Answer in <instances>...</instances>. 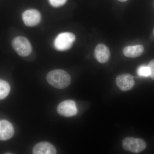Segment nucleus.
<instances>
[{
  "label": "nucleus",
  "mask_w": 154,
  "mask_h": 154,
  "mask_svg": "<svg viewBox=\"0 0 154 154\" xmlns=\"http://www.w3.org/2000/svg\"><path fill=\"white\" fill-rule=\"evenodd\" d=\"M122 144L125 150L134 153L142 152L146 147V144L143 140L133 137L125 138L122 140Z\"/></svg>",
  "instance_id": "nucleus-4"
},
{
  "label": "nucleus",
  "mask_w": 154,
  "mask_h": 154,
  "mask_svg": "<svg viewBox=\"0 0 154 154\" xmlns=\"http://www.w3.org/2000/svg\"><path fill=\"white\" fill-rule=\"evenodd\" d=\"M13 125L7 120H0V140L5 141L13 137L14 134Z\"/></svg>",
  "instance_id": "nucleus-8"
},
{
  "label": "nucleus",
  "mask_w": 154,
  "mask_h": 154,
  "mask_svg": "<svg viewBox=\"0 0 154 154\" xmlns=\"http://www.w3.org/2000/svg\"><path fill=\"white\" fill-rule=\"evenodd\" d=\"M48 82L51 85L58 89H63L71 82L70 75L62 69H55L50 72L47 75Z\"/></svg>",
  "instance_id": "nucleus-1"
},
{
  "label": "nucleus",
  "mask_w": 154,
  "mask_h": 154,
  "mask_svg": "<svg viewBox=\"0 0 154 154\" xmlns=\"http://www.w3.org/2000/svg\"><path fill=\"white\" fill-rule=\"evenodd\" d=\"M57 112L60 115L64 117L75 116L78 113L75 102L72 100H67L61 102L58 105Z\"/></svg>",
  "instance_id": "nucleus-5"
},
{
  "label": "nucleus",
  "mask_w": 154,
  "mask_h": 154,
  "mask_svg": "<svg viewBox=\"0 0 154 154\" xmlns=\"http://www.w3.org/2000/svg\"><path fill=\"white\" fill-rule=\"evenodd\" d=\"M12 45L14 50L20 56H28L32 52V47L30 42L24 36H17L14 38Z\"/></svg>",
  "instance_id": "nucleus-3"
},
{
  "label": "nucleus",
  "mask_w": 154,
  "mask_h": 154,
  "mask_svg": "<svg viewBox=\"0 0 154 154\" xmlns=\"http://www.w3.org/2000/svg\"></svg>",
  "instance_id": "nucleus-17"
},
{
  "label": "nucleus",
  "mask_w": 154,
  "mask_h": 154,
  "mask_svg": "<svg viewBox=\"0 0 154 154\" xmlns=\"http://www.w3.org/2000/svg\"><path fill=\"white\" fill-rule=\"evenodd\" d=\"M118 1L121 2H125L127 1V0H118Z\"/></svg>",
  "instance_id": "nucleus-16"
},
{
  "label": "nucleus",
  "mask_w": 154,
  "mask_h": 154,
  "mask_svg": "<svg viewBox=\"0 0 154 154\" xmlns=\"http://www.w3.org/2000/svg\"><path fill=\"white\" fill-rule=\"evenodd\" d=\"M24 23L28 27H33L38 25L41 20V16L38 11L30 9L25 11L22 14Z\"/></svg>",
  "instance_id": "nucleus-6"
},
{
  "label": "nucleus",
  "mask_w": 154,
  "mask_h": 154,
  "mask_svg": "<svg viewBox=\"0 0 154 154\" xmlns=\"http://www.w3.org/2000/svg\"><path fill=\"white\" fill-rule=\"evenodd\" d=\"M11 91V87L6 81L0 79V100L5 99Z\"/></svg>",
  "instance_id": "nucleus-12"
},
{
  "label": "nucleus",
  "mask_w": 154,
  "mask_h": 154,
  "mask_svg": "<svg viewBox=\"0 0 154 154\" xmlns=\"http://www.w3.org/2000/svg\"><path fill=\"white\" fill-rule=\"evenodd\" d=\"M116 84L122 91H126L130 90L135 85L134 77L129 74L119 75L116 78Z\"/></svg>",
  "instance_id": "nucleus-7"
},
{
  "label": "nucleus",
  "mask_w": 154,
  "mask_h": 154,
  "mask_svg": "<svg viewBox=\"0 0 154 154\" xmlns=\"http://www.w3.org/2000/svg\"><path fill=\"white\" fill-rule=\"evenodd\" d=\"M75 40V36L70 32L60 33L56 37L54 41L55 49L59 51H65L71 48Z\"/></svg>",
  "instance_id": "nucleus-2"
},
{
  "label": "nucleus",
  "mask_w": 154,
  "mask_h": 154,
  "mask_svg": "<svg viewBox=\"0 0 154 154\" xmlns=\"http://www.w3.org/2000/svg\"><path fill=\"white\" fill-rule=\"evenodd\" d=\"M144 50L143 45H136L126 46L123 49V54L127 57L136 58L140 56Z\"/></svg>",
  "instance_id": "nucleus-11"
},
{
  "label": "nucleus",
  "mask_w": 154,
  "mask_h": 154,
  "mask_svg": "<svg viewBox=\"0 0 154 154\" xmlns=\"http://www.w3.org/2000/svg\"><path fill=\"white\" fill-rule=\"evenodd\" d=\"M137 74L139 76L142 77H148L150 76V72L148 66L146 65H142L138 68Z\"/></svg>",
  "instance_id": "nucleus-13"
},
{
  "label": "nucleus",
  "mask_w": 154,
  "mask_h": 154,
  "mask_svg": "<svg viewBox=\"0 0 154 154\" xmlns=\"http://www.w3.org/2000/svg\"><path fill=\"white\" fill-rule=\"evenodd\" d=\"M110 55L109 48L104 44L98 45L94 51V57L100 63L107 62L110 59Z\"/></svg>",
  "instance_id": "nucleus-9"
},
{
  "label": "nucleus",
  "mask_w": 154,
  "mask_h": 154,
  "mask_svg": "<svg viewBox=\"0 0 154 154\" xmlns=\"http://www.w3.org/2000/svg\"><path fill=\"white\" fill-rule=\"evenodd\" d=\"M67 0H49L51 5L54 7H59L63 5Z\"/></svg>",
  "instance_id": "nucleus-14"
},
{
  "label": "nucleus",
  "mask_w": 154,
  "mask_h": 154,
  "mask_svg": "<svg viewBox=\"0 0 154 154\" xmlns=\"http://www.w3.org/2000/svg\"><path fill=\"white\" fill-rule=\"evenodd\" d=\"M148 66H149L150 72V77L152 79L154 80V59L149 62Z\"/></svg>",
  "instance_id": "nucleus-15"
},
{
  "label": "nucleus",
  "mask_w": 154,
  "mask_h": 154,
  "mask_svg": "<svg viewBox=\"0 0 154 154\" xmlns=\"http://www.w3.org/2000/svg\"><path fill=\"white\" fill-rule=\"evenodd\" d=\"M34 154H55L57 150L52 144L47 142L38 143L34 146L33 149Z\"/></svg>",
  "instance_id": "nucleus-10"
}]
</instances>
